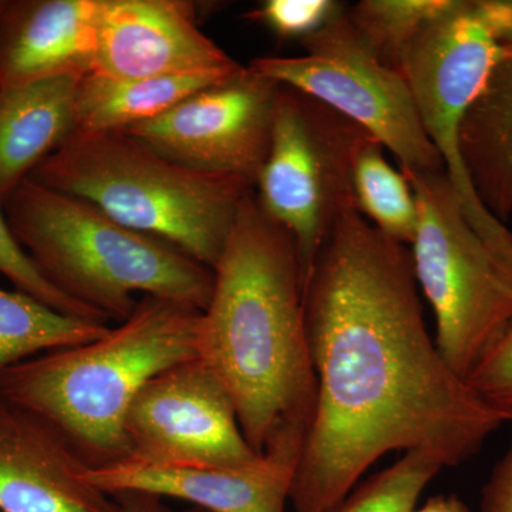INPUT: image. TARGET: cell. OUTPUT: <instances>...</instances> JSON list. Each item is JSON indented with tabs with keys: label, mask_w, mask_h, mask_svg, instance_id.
I'll return each instance as SVG.
<instances>
[{
	"label": "cell",
	"mask_w": 512,
	"mask_h": 512,
	"mask_svg": "<svg viewBox=\"0 0 512 512\" xmlns=\"http://www.w3.org/2000/svg\"><path fill=\"white\" fill-rule=\"evenodd\" d=\"M0 274L8 278L18 291L28 293L40 302L52 306L56 311L87 320V322L109 325L107 319L100 313L73 301L40 274L39 269L13 235L6 220L2 202H0Z\"/></svg>",
	"instance_id": "23"
},
{
	"label": "cell",
	"mask_w": 512,
	"mask_h": 512,
	"mask_svg": "<svg viewBox=\"0 0 512 512\" xmlns=\"http://www.w3.org/2000/svg\"><path fill=\"white\" fill-rule=\"evenodd\" d=\"M477 19L500 46H512V0H471Z\"/></svg>",
	"instance_id": "27"
},
{
	"label": "cell",
	"mask_w": 512,
	"mask_h": 512,
	"mask_svg": "<svg viewBox=\"0 0 512 512\" xmlns=\"http://www.w3.org/2000/svg\"><path fill=\"white\" fill-rule=\"evenodd\" d=\"M29 180L214 268L254 185L177 163L124 131L73 133Z\"/></svg>",
	"instance_id": "5"
},
{
	"label": "cell",
	"mask_w": 512,
	"mask_h": 512,
	"mask_svg": "<svg viewBox=\"0 0 512 512\" xmlns=\"http://www.w3.org/2000/svg\"><path fill=\"white\" fill-rule=\"evenodd\" d=\"M370 140L367 131L322 101L291 87L279 89L271 147L255 194L266 214L295 239L306 284L332 229L357 210L353 173Z\"/></svg>",
	"instance_id": "7"
},
{
	"label": "cell",
	"mask_w": 512,
	"mask_h": 512,
	"mask_svg": "<svg viewBox=\"0 0 512 512\" xmlns=\"http://www.w3.org/2000/svg\"><path fill=\"white\" fill-rule=\"evenodd\" d=\"M419 225L410 245L417 285L436 315V345L466 379L512 320V285L493 251L471 227L446 171L403 170Z\"/></svg>",
	"instance_id": "6"
},
{
	"label": "cell",
	"mask_w": 512,
	"mask_h": 512,
	"mask_svg": "<svg viewBox=\"0 0 512 512\" xmlns=\"http://www.w3.org/2000/svg\"><path fill=\"white\" fill-rule=\"evenodd\" d=\"M232 59L198 26L185 0H103L96 70L121 79L237 73Z\"/></svg>",
	"instance_id": "12"
},
{
	"label": "cell",
	"mask_w": 512,
	"mask_h": 512,
	"mask_svg": "<svg viewBox=\"0 0 512 512\" xmlns=\"http://www.w3.org/2000/svg\"><path fill=\"white\" fill-rule=\"evenodd\" d=\"M357 211L386 237L413 244L419 225V208L412 185L400 168L384 156L379 141L370 140L357 156L353 173Z\"/></svg>",
	"instance_id": "20"
},
{
	"label": "cell",
	"mask_w": 512,
	"mask_h": 512,
	"mask_svg": "<svg viewBox=\"0 0 512 512\" xmlns=\"http://www.w3.org/2000/svg\"><path fill=\"white\" fill-rule=\"evenodd\" d=\"M412 512H470V510L456 495H437L430 498L420 510Z\"/></svg>",
	"instance_id": "29"
},
{
	"label": "cell",
	"mask_w": 512,
	"mask_h": 512,
	"mask_svg": "<svg viewBox=\"0 0 512 512\" xmlns=\"http://www.w3.org/2000/svg\"><path fill=\"white\" fill-rule=\"evenodd\" d=\"M103 0H6L0 89L96 70Z\"/></svg>",
	"instance_id": "14"
},
{
	"label": "cell",
	"mask_w": 512,
	"mask_h": 512,
	"mask_svg": "<svg viewBox=\"0 0 512 512\" xmlns=\"http://www.w3.org/2000/svg\"><path fill=\"white\" fill-rule=\"evenodd\" d=\"M127 460L156 466L245 468L264 463L242 433L227 387L197 359L151 379L124 423Z\"/></svg>",
	"instance_id": "10"
},
{
	"label": "cell",
	"mask_w": 512,
	"mask_h": 512,
	"mask_svg": "<svg viewBox=\"0 0 512 512\" xmlns=\"http://www.w3.org/2000/svg\"><path fill=\"white\" fill-rule=\"evenodd\" d=\"M466 382L504 423L512 424V320L485 350Z\"/></svg>",
	"instance_id": "24"
},
{
	"label": "cell",
	"mask_w": 512,
	"mask_h": 512,
	"mask_svg": "<svg viewBox=\"0 0 512 512\" xmlns=\"http://www.w3.org/2000/svg\"><path fill=\"white\" fill-rule=\"evenodd\" d=\"M503 46L488 35L471 0H457L409 46L399 70L409 84L424 130L439 151L471 227L491 249L503 248L512 231L477 197L461 160V123L483 90Z\"/></svg>",
	"instance_id": "9"
},
{
	"label": "cell",
	"mask_w": 512,
	"mask_h": 512,
	"mask_svg": "<svg viewBox=\"0 0 512 512\" xmlns=\"http://www.w3.org/2000/svg\"><path fill=\"white\" fill-rule=\"evenodd\" d=\"M60 431L0 402V512H119Z\"/></svg>",
	"instance_id": "13"
},
{
	"label": "cell",
	"mask_w": 512,
	"mask_h": 512,
	"mask_svg": "<svg viewBox=\"0 0 512 512\" xmlns=\"http://www.w3.org/2000/svg\"><path fill=\"white\" fill-rule=\"evenodd\" d=\"M0 12H2V10H0Z\"/></svg>",
	"instance_id": "32"
},
{
	"label": "cell",
	"mask_w": 512,
	"mask_h": 512,
	"mask_svg": "<svg viewBox=\"0 0 512 512\" xmlns=\"http://www.w3.org/2000/svg\"><path fill=\"white\" fill-rule=\"evenodd\" d=\"M305 55L259 57L249 69L322 101L376 138L403 170L444 171L409 84L363 39L348 8L302 40Z\"/></svg>",
	"instance_id": "8"
},
{
	"label": "cell",
	"mask_w": 512,
	"mask_h": 512,
	"mask_svg": "<svg viewBox=\"0 0 512 512\" xmlns=\"http://www.w3.org/2000/svg\"><path fill=\"white\" fill-rule=\"evenodd\" d=\"M5 5H6V0H0V10L5 8Z\"/></svg>",
	"instance_id": "31"
},
{
	"label": "cell",
	"mask_w": 512,
	"mask_h": 512,
	"mask_svg": "<svg viewBox=\"0 0 512 512\" xmlns=\"http://www.w3.org/2000/svg\"><path fill=\"white\" fill-rule=\"evenodd\" d=\"M183 512H207V511L201 510V508L191 507V508H188V510H185Z\"/></svg>",
	"instance_id": "30"
},
{
	"label": "cell",
	"mask_w": 512,
	"mask_h": 512,
	"mask_svg": "<svg viewBox=\"0 0 512 512\" xmlns=\"http://www.w3.org/2000/svg\"><path fill=\"white\" fill-rule=\"evenodd\" d=\"M241 72L137 79H121L99 72L86 74L77 86L74 133L127 130L156 119L192 94L227 82Z\"/></svg>",
	"instance_id": "18"
},
{
	"label": "cell",
	"mask_w": 512,
	"mask_h": 512,
	"mask_svg": "<svg viewBox=\"0 0 512 512\" xmlns=\"http://www.w3.org/2000/svg\"><path fill=\"white\" fill-rule=\"evenodd\" d=\"M279 89L281 84L245 66L227 82L124 133L177 163L234 175L255 187L271 147Z\"/></svg>",
	"instance_id": "11"
},
{
	"label": "cell",
	"mask_w": 512,
	"mask_h": 512,
	"mask_svg": "<svg viewBox=\"0 0 512 512\" xmlns=\"http://www.w3.org/2000/svg\"><path fill=\"white\" fill-rule=\"evenodd\" d=\"M441 468L443 464L430 454L406 451L329 512H412Z\"/></svg>",
	"instance_id": "22"
},
{
	"label": "cell",
	"mask_w": 512,
	"mask_h": 512,
	"mask_svg": "<svg viewBox=\"0 0 512 512\" xmlns=\"http://www.w3.org/2000/svg\"><path fill=\"white\" fill-rule=\"evenodd\" d=\"M295 471L296 463L275 456L245 468L156 466L126 460L89 468L86 477L109 495L151 494L207 512H285Z\"/></svg>",
	"instance_id": "15"
},
{
	"label": "cell",
	"mask_w": 512,
	"mask_h": 512,
	"mask_svg": "<svg viewBox=\"0 0 512 512\" xmlns=\"http://www.w3.org/2000/svg\"><path fill=\"white\" fill-rule=\"evenodd\" d=\"M119 512H175L164 498L144 493L114 494Z\"/></svg>",
	"instance_id": "28"
},
{
	"label": "cell",
	"mask_w": 512,
	"mask_h": 512,
	"mask_svg": "<svg viewBox=\"0 0 512 512\" xmlns=\"http://www.w3.org/2000/svg\"><path fill=\"white\" fill-rule=\"evenodd\" d=\"M305 316L318 400L289 494L295 512L332 511L390 451L460 466L504 424L431 339L410 248L359 211L316 256Z\"/></svg>",
	"instance_id": "1"
},
{
	"label": "cell",
	"mask_w": 512,
	"mask_h": 512,
	"mask_svg": "<svg viewBox=\"0 0 512 512\" xmlns=\"http://www.w3.org/2000/svg\"><path fill=\"white\" fill-rule=\"evenodd\" d=\"M212 271L200 359L227 387L256 453L299 463L318 400L306 282L295 239L266 214L255 188Z\"/></svg>",
	"instance_id": "2"
},
{
	"label": "cell",
	"mask_w": 512,
	"mask_h": 512,
	"mask_svg": "<svg viewBox=\"0 0 512 512\" xmlns=\"http://www.w3.org/2000/svg\"><path fill=\"white\" fill-rule=\"evenodd\" d=\"M480 512H512V436L481 491Z\"/></svg>",
	"instance_id": "26"
},
{
	"label": "cell",
	"mask_w": 512,
	"mask_h": 512,
	"mask_svg": "<svg viewBox=\"0 0 512 512\" xmlns=\"http://www.w3.org/2000/svg\"><path fill=\"white\" fill-rule=\"evenodd\" d=\"M461 160L477 197L498 221H512V46H503L460 134Z\"/></svg>",
	"instance_id": "17"
},
{
	"label": "cell",
	"mask_w": 512,
	"mask_h": 512,
	"mask_svg": "<svg viewBox=\"0 0 512 512\" xmlns=\"http://www.w3.org/2000/svg\"><path fill=\"white\" fill-rule=\"evenodd\" d=\"M109 328L56 311L18 289L0 288V373L43 353L92 342Z\"/></svg>",
	"instance_id": "19"
},
{
	"label": "cell",
	"mask_w": 512,
	"mask_h": 512,
	"mask_svg": "<svg viewBox=\"0 0 512 512\" xmlns=\"http://www.w3.org/2000/svg\"><path fill=\"white\" fill-rule=\"evenodd\" d=\"M457 0H362L348 8L349 19L384 62L399 70L404 52Z\"/></svg>",
	"instance_id": "21"
},
{
	"label": "cell",
	"mask_w": 512,
	"mask_h": 512,
	"mask_svg": "<svg viewBox=\"0 0 512 512\" xmlns=\"http://www.w3.org/2000/svg\"><path fill=\"white\" fill-rule=\"evenodd\" d=\"M82 77L57 76L0 89V202L74 133Z\"/></svg>",
	"instance_id": "16"
},
{
	"label": "cell",
	"mask_w": 512,
	"mask_h": 512,
	"mask_svg": "<svg viewBox=\"0 0 512 512\" xmlns=\"http://www.w3.org/2000/svg\"><path fill=\"white\" fill-rule=\"evenodd\" d=\"M20 247L56 289L124 322L136 295L205 311L214 271L160 239L120 224L90 202L25 180L3 202Z\"/></svg>",
	"instance_id": "4"
},
{
	"label": "cell",
	"mask_w": 512,
	"mask_h": 512,
	"mask_svg": "<svg viewBox=\"0 0 512 512\" xmlns=\"http://www.w3.org/2000/svg\"><path fill=\"white\" fill-rule=\"evenodd\" d=\"M201 315L183 303L143 296L100 338L0 373V402L47 421L90 468L126 461L131 404L164 370L200 357Z\"/></svg>",
	"instance_id": "3"
},
{
	"label": "cell",
	"mask_w": 512,
	"mask_h": 512,
	"mask_svg": "<svg viewBox=\"0 0 512 512\" xmlns=\"http://www.w3.org/2000/svg\"><path fill=\"white\" fill-rule=\"evenodd\" d=\"M346 6L336 0H266L249 13L281 39H306L340 15Z\"/></svg>",
	"instance_id": "25"
}]
</instances>
